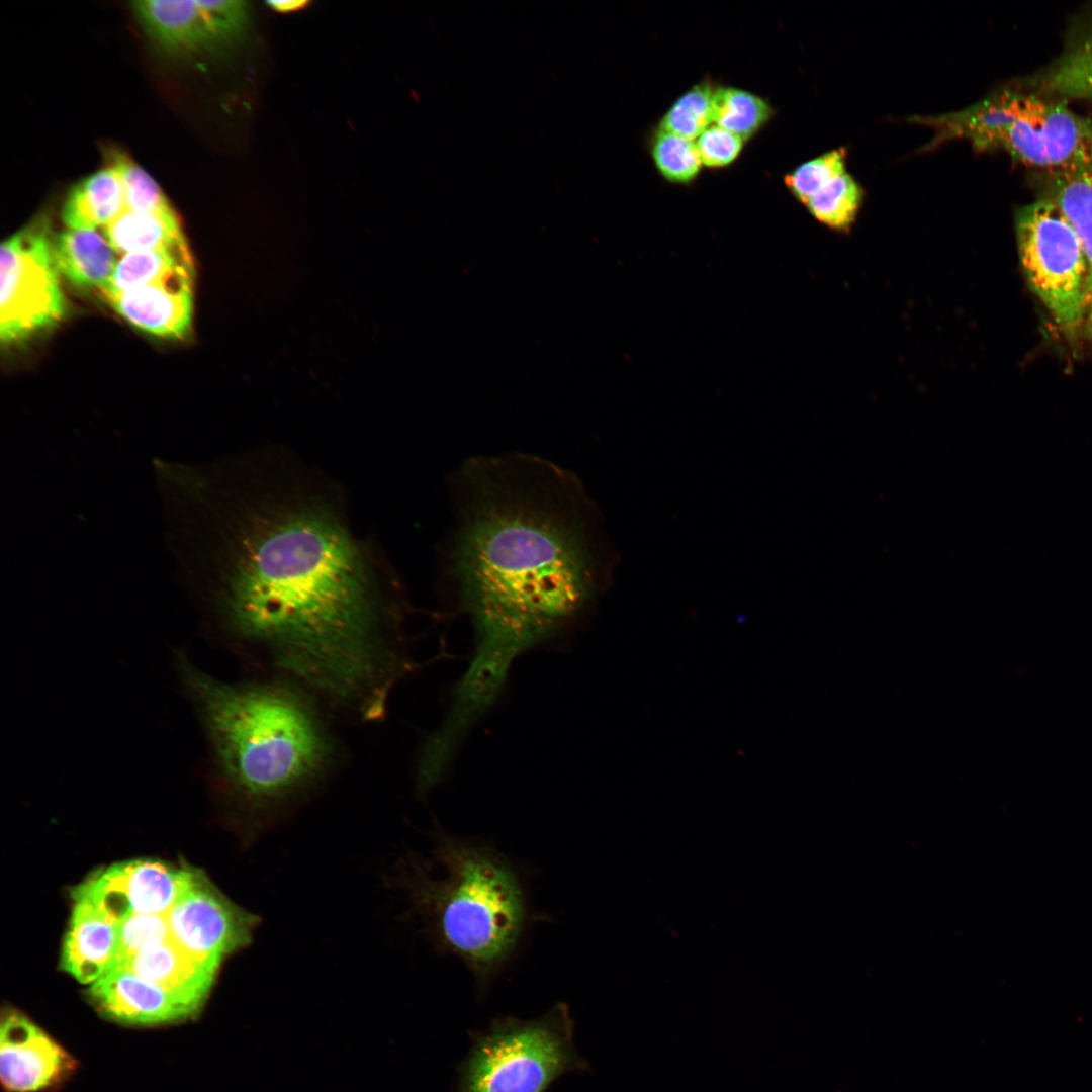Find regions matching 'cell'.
Instances as JSON below:
<instances>
[{
    "label": "cell",
    "mask_w": 1092,
    "mask_h": 1092,
    "mask_svg": "<svg viewBox=\"0 0 1092 1092\" xmlns=\"http://www.w3.org/2000/svg\"><path fill=\"white\" fill-rule=\"evenodd\" d=\"M124 192L115 170L107 166L75 184L69 191L62 219L71 230L106 228L125 211Z\"/></svg>",
    "instance_id": "18"
},
{
    "label": "cell",
    "mask_w": 1092,
    "mask_h": 1092,
    "mask_svg": "<svg viewBox=\"0 0 1092 1092\" xmlns=\"http://www.w3.org/2000/svg\"><path fill=\"white\" fill-rule=\"evenodd\" d=\"M47 218L18 231L1 246L0 338L11 344L58 324L66 304Z\"/></svg>",
    "instance_id": "8"
},
{
    "label": "cell",
    "mask_w": 1092,
    "mask_h": 1092,
    "mask_svg": "<svg viewBox=\"0 0 1092 1092\" xmlns=\"http://www.w3.org/2000/svg\"><path fill=\"white\" fill-rule=\"evenodd\" d=\"M713 89L699 84L670 107L661 122V129L693 140L709 127L713 121Z\"/></svg>",
    "instance_id": "26"
},
{
    "label": "cell",
    "mask_w": 1092,
    "mask_h": 1092,
    "mask_svg": "<svg viewBox=\"0 0 1092 1092\" xmlns=\"http://www.w3.org/2000/svg\"><path fill=\"white\" fill-rule=\"evenodd\" d=\"M198 873L154 860L113 864L75 891L119 923L134 914L166 915L190 888Z\"/></svg>",
    "instance_id": "10"
},
{
    "label": "cell",
    "mask_w": 1092,
    "mask_h": 1092,
    "mask_svg": "<svg viewBox=\"0 0 1092 1092\" xmlns=\"http://www.w3.org/2000/svg\"><path fill=\"white\" fill-rule=\"evenodd\" d=\"M104 234L115 252L122 255L187 243L175 210L160 214L125 210L104 228Z\"/></svg>",
    "instance_id": "20"
},
{
    "label": "cell",
    "mask_w": 1092,
    "mask_h": 1092,
    "mask_svg": "<svg viewBox=\"0 0 1092 1092\" xmlns=\"http://www.w3.org/2000/svg\"><path fill=\"white\" fill-rule=\"evenodd\" d=\"M845 171L846 151L838 148L800 165L785 177V183L805 204L824 184Z\"/></svg>",
    "instance_id": "29"
},
{
    "label": "cell",
    "mask_w": 1092,
    "mask_h": 1092,
    "mask_svg": "<svg viewBox=\"0 0 1092 1092\" xmlns=\"http://www.w3.org/2000/svg\"><path fill=\"white\" fill-rule=\"evenodd\" d=\"M186 267H194L187 243L176 247L122 255L108 283L105 298L156 282Z\"/></svg>",
    "instance_id": "21"
},
{
    "label": "cell",
    "mask_w": 1092,
    "mask_h": 1092,
    "mask_svg": "<svg viewBox=\"0 0 1092 1092\" xmlns=\"http://www.w3.org/2000/svg\"><path fill=\"white\" fill-rule=\"evenodd\" d=\"M863 190L847 171L832 178L805 203L810 213L833 230H847L854 222Z\"/></svg>",
    "instance_id": "23"
},
{
    "label": "cell",
    "mask_w": 1092,
    "mask_h": 1092,
    "mask_svg": "<svg viewBox=\"0 0 1092 1092\" xmlns=\"http://www.w3.org/2000/svg\"><path fill=\"white\" fill-rule=\"evenodd\" d=\"M1016 235L1030 286L1061 330L1075 337L1088 312L1090 289L1089 264L1077 233L1044 197L1019 211Z\"/></svg>",
    "instance_id": "7"
},
{
    "label": "cell",
    "mask_w": 1092,
    "mask_h": 1092,
    "mask_svg": "<svg viewBox=\"0 0 1092 1092\" xmlns=\"http://www.w3.org/2000/svg\"><path fill=\"white\" fill-rule=\"evenodd\" d=\"M917 123L934 130L928 150L965 139L978 152L1002 150L1051 173L1092 153V120L1036 94L1002 90L961 111L919 116Z\"/></svg>",
    "instance_id": "5"
},
{
    "label": "cell",
    "mask_w": 1092,
    "mask_h": 1092,
    "mask_svg": "<svg viewBox=\"0 0 1092 1092\" xmlns=\"http://www.w3.org/2000/svg\"><path fill=\"white\" fill-rule=\"evenodd\" d=\"M242 510L214 599L235 653L257 677L301 691L330 716L382 720L417 665L403 608L379 589L323 500L270 497Z\"/></svg>",
    "instance_id": "1"
},
{
    "label": "cell",
    "mask_w": 1092,
    "mask_h": 1092,
    "mask_svg": "<svg viewBox=\"0 0 1092 1092\" xmlns=\"http://www.w3.org/2000/svg\"><path fill=\"white\" fill-rule=\"evenodd\" d=\"M579 1067L573 1022L560 1003L538 1019L494 1020L476 1036L461 1066L457 1092H545Z\"/></svg>",
    "instance_id": "6"
},
{
    "label": "cell",
    "mask_w": 1092,
    "mask_h": 1092,
    "mask_svg": "<svg viewBox=\"0 0 1092 1092\" xmlns=\"http://www.w3.org/2000/svg\"><path fill=\"white\" fill-rule=\"evenodd\" d=\"M182 663L211 767L223 789L251 811L286 803L336 767L340 750L331 716L307 695L259 677L224 681Z\"/></svg>",
    "instance_id": "3"
},
{
    "label": "cell",
    "mask_w": 1092,
    "mask_h": 1092,
    "mask_svg": "<svg viewBox=\"0 0 1092 1092\" xmlns=\"http://www.w3.org/2000/svg\"><path fill=\"white\" fill-rule=\"evenodd\" d=\"M770 113L767 102L748 91L719 88L714 92L713 121L742 139L758 130Z\"/></svg>",
    "instance_id": "24"
},
{
    "label": "cell",
    "mask_w": 1092,
    "mask_h": 1092,
    "mask_svg": "<svg viewBox=\"0 0 1092 1092\" xmlns=\"http://www.w3.org/2000/svg\"><path fill=\"white\" fill-rule=\"evenodd\" d=\"M652 156L659 172L672 182L695 178L702 164L693 140L660 129L654 136Z\"/></svg>",
    "instance_id": "27"
},
{
    "label": "cell",
    "mask_w": 1092,
    "mask_h": 1092,
    "mask_svg": "<svg viewBox=\"0 0 1092 1092\" xmlns=\"http://www.w3.org/2000/svg\"><path fill=\"white\" fill-rule=\"evenodd\" d=\"M69 929L61 957L62 969L83 984L108 973L117 952L118 923L91 901L74 896Z\"/></svg>",
    "instance_id": "14"
},
{
    "label": "cell",
    "mask_w": 1092,
    "mask_h": 1092,
    "mask_svg": "<svg viewBox=\"0 0 1092 1092\" xmlns=\"http://www.w3.org/2000/svg\"><path fill=\"white\" fill-rule=\"evenodd\" d=\"M115 250L97 230L61 232L53 240L57 268L72 284L100 290L108 283L117 264Z\"/></svg>",
    "instance_id": "17"
},
{
    "label": "cell",
    "mask_w": 1092,
    "mask_h": 1092,
    "mask_svg": "<svg viewBox=\"0 0 1092 1092\" xmlns=\"http://www.w3.org/2000/svg\"><path fill=\"white\" fill-rule=\"evenodd\" d=\"M459 485L450 566L474 652L453 694L486 713L520 655L566 636L588 613L616 557L580 484L550 463L471 461Z\"/></svg>",
    "instance_id": "2"
},
{
    "label": "cell",
    "mask_w": 1092,
    "mask_h": 1092,
    "mask_svg": "<svg viewBox=\"0 0 1092 1092\" xmlns=\"http://www.w3.org/2000/svg\"><path fill=\"white\" fill-rule=\"evenodd\" d=\"M400 883L437 949L480 988L515 958L536 917L518 868L485 842L439 833L432 860L411 858Z\"/></svg>",
    "instance_id": "4"
},
{
    "label": "cell",
    "mask_w": 1092,
    "mask_h": 1092,
    "mask_svg": "<svg viewBox=\"0 0 1092 1092\" xmlns=\"http://www.w3.org/2000/svg\"><path fill=\"white\" fill-rule=\"evenodd\" d=\"M107 156L108 166L120 179L126 210L148 214L174 210L157 182L129 156L117 150L109 151Z\"/></svg>",
    "instance_id": "25"
},
{
    "label": "cell",
    "mask_w": 1092,
    "mask_h": 1092,
    "mask_svg": "<svg viewBox=\"0 0 1092 1092\" xmlns=\"http://www.w3.org/2000/svg\"><path fill=\"white\" fill-rule=\"evenodd\" d=\"M114 969H125L197 1008L217 973L185 952L172 938L147 946Z\"/></svg>",
    "instance_id": "15"
},
{
    "label": "cell",
    "mask_w": 1092,
    "mask_h": 1092,
    "mask_svg": "<svg viewBox=\"0 0 1092 1092\" xmlns=\"http://www.w3.org/2000/svg\"><path fill=\"white\" fill-rule=\"evenodd\" d=\"M73 1058L23 1013L9 1009L1 1019L0 1077L8 1092H36L62 1083Z\"/></svg>",
    "instance_id": "11"
},
{
    "label": "cell",
    "mask_w": 1092,
    "mask_h": 1092,
    "mask_svg": "<svg viewBox=\"0 0 1092 1092\" xmlns=\"http://www.w3.org/2000/svg\"><path fill=\"white\" fill-rule=\"evenodd\" d=\"M89 995L105 1017L130 1025L186 1019L199 1010L125 969H113L91 984Z\"/></svg>",
    "instance_id": "13"
},
{
    "label": "cell",
    "mask_w": 1092,
    "mask_h": 1092,
    "mask_svg": "<svg viewBox=\"0 0 1092 1092\" xmlns=\"http://www.w3.org/2000/svg\"><path fill=\"white\" fill-rule=\"evenodd\" d=\"M172 940L217 972L222 961L248 945L258 918L236 906L198 873L167 913Z\"/></svg>",
    "instance_id": "9"
},
{
    "label": "cell",
    "mask_w": 1092,
    "mask_h": 1092,
    "mask_svg": "<svg viewBox=\"0 0 1092 1092\" xmlns=\"http://www.w3.org/2000/svg\"><path fill=\"white\" fill-rule=\"evenodd\" d=\"M1087 315H1088V321H1089V327H1090V330L1092 332V307L1089 308Z\"/></svg>",
    "instance_id": "33"
},
{
    "label": "cell",
    "mask_w": 1092,
    "mask_h": 1092,
    "mask_svg": "<svg viewBox=\"0 0 1092 1092\" xmlns=\"http://www.w3.org/2000/svg\"><path fill=\"white\" fill-rule=\"evenodd\" d=\"M193 267L106 298L132 326L163 338H184L193 313Z\"/></svg>",
    "instance_id": "12"
},
{
    "label": "cell",
    "mask_w": 1092,
    "mask_h": 1092,
    "mask_svg": "<svg viewBox=\"0 0 1092 1092\" xmlns=\"http://www.w3.org/2000/svg\"><path fill=\"white\" fill-rule=\"evenodd\" d=\"M131 5L149 36L169 53H192L219 42L197 0H144Z\"/></svg>",
    "instance_id": "16"
},
{
    "label": "cell",
    "mask_w": 1092,
    "mask_h": 1092,
    "mask_svg": "<svg viewBox=\"0 0 1092 1092\" xmlns=\"http://www.w3.org/2000/svg\"><path fill=\"white\" fill-rule=\"evenodd\" d=\"M198 4L219 41L231 38L245 25L248 8L243 1H198Z\"/></svg>",
    "instance_id": "31"
},
{
    "label": "cell",
    "mask_w": 1092,
    "mask_h": 1092,
    "mask_svg": "<svg viewBox=\"0 0 1092 1092\" xmlns=\"http://www.w3.org/2000/svg\"><path fill=\"white\" fill-rule=\"evenodd\" d=\"M167 914H134L118 923L117 952L111 968L147 946L171 939Z\"/></svg>",
    "instance_id": "28"
},
{
    "label": "cell",
    "mask_w": 1092,
    "mask_h": 1092,
    "mask_svg": "<svg viewBox=\"0 0 1092 1092\" xmlns=\"http://www.w3.org/2000/svg\"><path fill=\"white\" fill-rule=\"evenodd\" d=\"M1036 84L1042 94L1092 101V33L1052 65Z\"/></svg>",
    "instance_id": "22"
},
{
    "label": "cell",
    "mask_w": 1092,
    "mask_h": 1092,
    "mask_svg": "<svg viewBox=\"0 0 1092 1092\" xmlns=\"http://www.w3.org/2000/svg\"><path fill=\"white\" fill-rule=\"evenodd\" d=\"M307 1L303 0H272L268 1L267 5L277 12H291L301 9L307 5Z\"/></svg>",
    "instance_id": "32"
},
{
    "label": "cell",
    "mask_w": 1092,
    "mask_h": 1092,
    "mask_svg": "<svg viewBox=\"0 0 1092 1092\" xmlns=\"http://www.w3.org/2000/svg\"><path fill=\"white\" fill-rule=\"evenodd\" d=\"M743 139L718 125L705 129L696 143L701 161L707 167L730 164L742 149Z\"/></svg>",
    "instance_id": "30"
},
{
    "label": "cell",
    "mask_w": 1092,
    "mask_h": 1092,
    "mask_svg": "<svg viewBox=\"0 0 1092 1092\" xmlns=\"http://www.w3.org/2000/svg\"><path fill=\"white\" fill-rule=\"evenodd\" d=\"M1046 197L1065 214L1084 248L1090 269L1089 310L1092 307V153L1052 173Z\"/></svg>",
    "instance_id": "19"
}]
</instances>
